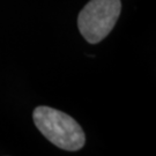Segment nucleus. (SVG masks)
<instances>
[{
    "mask_svg": "<svg viewBox=\"0 0 156 156\" xmlns=\"http://www.w3.org/2000/svg\"><path fill=\"white\" fill-rule=\"evenodd\" d=\"M33 117L39 132L57 147L69 151L83 147V129L71 116L49 106H38L34 110Z\"/></svg>",
    "mask_w": 156,
    "mask_h": 156,
    "instance_id": "obj_1",
    "label": "nucleus"
},
{
    "mask_svg": "<svg viewBox=\"0 0 156 156\" xmlns=\"http://www.w3.org/2000/svg\"><path fill=\"white\" fill-rule=\"evenodd\" d=\"M120 9V0H90L78 17L83 38L90 44L100 43L116 26Z\"/></svg>",
    "mask_w": 156,
    "mask_h": 156,
    "instance_id": "obj_2",
    "label": "nucleus"
}]
</instances>
